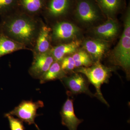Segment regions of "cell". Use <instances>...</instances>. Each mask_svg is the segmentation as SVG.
I'll use <instances>...</instances> for the list:
<instances>
[{
    "label": "cell",
    "instance_id": "obj_17",
    "mask_svg": "<svg viewBox=\"0 0 130 130\" xmlns=\"http://www.w3.org/2000/svg\"><path fill=\"white\" fill-rule=\"evenodd\" d=\"M66 76V73L61 69L60 63L55 61L46 72L40 78V83L43 84L47 81L61 79Z\"/></svg>",
    "mask_w": 130,
    "mask_h": 130
},
{
    "label": "cell",
    "instance_id": "obj_5",
    "mask_svg": "<svg viewBox=\"0 0 130 130\" xmlns=\"http://www.w3.org/2000/svg\"><path fill=\"white\" fill-rule=\"evenodd\" d=\"M43 106L44 103L42 101H24L8 113L16 116L21 121L29 125H35L37 130H40L35 123V119L39 115L37 114V109Z\"/></svg>",
    "mask_w": 130,
    "mask_h": 130
},
{
    "label": "cell",
    "instance_id": "obj_11",
    "mask_svg": "<svg viewBox=\"0 0 130 130\" xmlns=\"http://www.w3.org/2000/svg\"><path fill=\"white\" fill-rule=\"evenodd\" d=\"M83 46L94 62H95L100 61L108 49L109 45L107 41L95 38L85 40Z\"/></svg>",
    "mask_w": 130,
    "mask_h": 130
},
{
    "label": "cell",
    "instance_id": "obj_4",
    "mask_svg": "<svg viewBox=\"0 0 130 130\" xmlns=\"http://www.w3.org/2000/svg\"><path fill=\"white\" fill-rule=\"evenodd\" d=\"M74 12L77 19L85 25L98 21L103 14L94 0H75Z\"/></svg>",
    "mask_w": 130,
    "mask_h": 130
},
{
    "label": "cell",
    "instance_id": "obj_2",
    "mask_svg": "<svg viewBox=\"0 0 130 130\" xmlns=\"http://www.w3.org/2000/svg\"><path fill=\"white\" fill-rule=\"evenodd\" d=\"M124 29L118 43L112 53L111 60L115 64L121 67L129 78L130 67V8L128 5L124 18Z\"/></svg>",
    "mask_w": 130,
    "mask_h": 130
},
{
    "label": "cell",
    "instance_id": "obj_9",
    "mask_svg": "<svg viewBox=\"0 0 130 130\" xmlns=\"http://www.w3.org/2000/svg\"><path fill=\"white\" fill-rule=\"evenodd\" d=\"M55 61L51 53L36 55L29 70L33 77L40 79Z\"/></svg>",
    "mask_w": 130,
    "mask_h": 130
},
{
    "label": "cell",
    "instance_id": "obj_8",
    "mask_svg": "<svg viewBox=\"0 0 130 130\" xmlns=\"http://www.w3.org/2000/svg\"><path fill=\"white\" fill-rule=\"evenodd\" d=\"M79 32V28L73 24L62 21L54 26L52 36L56 41H66L74 39Z\"/></svg>",
    "mask_w": 130,
    "mask_h": 130
},
{
    "label": "cell",
    "instance_id": "obj_14",
    "mask_svg": "<svg viewBox=\"0 0 130 130\" xmlns=\"http://www.w3.org/2000/svg\"><path fill=\"white\" fill-rule=\"evenodd\" d=\"M81 43L79 40H74L68 43L60 44L53 48L51 54L55 61L60 62L67 55L76 53L80 46Z\"/></svg>",
    "mask_w": 130,
    "mask_h": 130
},
{
    "label": "cell",
    "instance_id": "obj_3",
    "mask_svg": "<svg viewBox=\"0 0 130 130\" xmlns=\"http://www.w3.org/2000/svg\"><path fill=\"white\" fill-rule=\"evenodd\" d=\"M112 71L111 68L107 67L102 64L100 61L94 62L89 67L77 68L76 72L84 75L88 79L89 82L95 87L96 96L103 103L108 106L101 91V87L104 83L108 82Z\"/></svg>",
    "mask_w": 130,
    "mask_h": 130
},
{
    "label": "cell",
    "instance_id": "obj_18",
    "mask_svg": "<svg viewBox=\"0 0 130 130\" xmlns=\"http://www.w3.org/2000/svg\"><path fill=\"white\" fill-rule=\"evenodd\" d=\"M46 0H19V6L29 14H36L43 11Z\"/></svg>",
    "mask_w": 130,
    "mask_h": 130
},
{
    "label": "cell",
    "instance_id": "obj_7",
    "mask_svg": "<svg viewBox=\"0 0 130 130\" xmlns=\"http://www.w3.org/2000/svg\"><path fill=\"white\" fill-rule=\"evenodd\" d=\"M61 79L68 89V94L85 93L91 96H94L89 90L88 81L78 73H73L69 76H66Z\"/></svg>",
    "mask_w": 130,
    "mask_h": 130
},
{
    "label": "cell",
    "instance_id": "obj_1",
    "mask_svg": "<svg viewBox=\"0 0 130 130\" xmlns=\"http://www.w3.org/2000/svg\"><path fill=\"white\" fill-rule=\"evenodd\" d=\"M6 27L8 35L12 40L24 45L33 41L38 32L36 21L24 13L12 17Z\"/></svg>",
    "mask_w": 130,
    "mask_h": 130
},
{
    "label": "cell",
    "instance_id": "obj_6",
    "mask_svg": "<svg viewBox=\"0 0 130 130\" xmlns=\"http://www.w3.org/2000/svg\"><path fill=\"white\" fill-rule=\"evenodd\" d=\"M75 0H46L43 11L53 18L66 16L74 8Z\"/></svg>",
    "mask_w": 130,
    "mask_h": 130
},
{
    "label": "cell",
    "instance_id": "obj_16",
    "mask_svg": "<svg viewBox=\"0 0 130 130\" xmlns=\"http://www.w3.org/2000/svg\"><path fill=\"white\" fill-rule=\"evenodd\" d=\"M25 45L5 36L0 37V58L20 50L26 48Z\"/></svg>",
    "mask_w": 130,
    "mask_h": 130
},
{
    "label": "cell",
    "instance_id": "obj_15",
    "mask_svg": "<svg viewBox=\"0 0 130 130\" xmlns=\"http://www.w3.org/2000/svg\"><path fill=\"white\" fill-rule=\"evenodd\" d=\"M50 28L43 26L39 31L36 46V55L48 53L50 47Z\"/></svg>",
    "mask_w": 130,
    "mask_h": 130
},
{
    "label": "cell",
    "instance_id": "obj_13",
    "mask_svg": "<svg viewBox=\"0 0 130 130\" xmlns=\"http://www.w3.org/2000/svg\"><path fill=\"white\" fill-rule=\"evenodd\" d=\"M103 14L108 19L115 17L124 6V0H94Z\"/></svg>",
    "mask_w": 130,
    "mask_h": 130
},
{
    "label": "cell",
    "instance_id": "obj_12",
    "mask_svg": "<svg viewBox=\"0 0 130 130\" xmlns=\"http://www.w3.org/2000/svg\"><path fill=\"white\" fill-rule=\"evenodd\" d=\"M119 31L118 24L114 19H108L104 23L96 27L93 33L96 38L108 42L114 39Z\"/></svg>",
    "mask_w": 130,
    "mask_h": 130
},
{
    "label": "cell",
    "instance_id": "obj_19",
    "mask_svg": "<svg viewBox=\"0 0 130 130\" xmlns=\"http://www.w3.org/2000/svg\"><path fill=\"white\" fill-rule=\"evenodd\" d=\"M75 63V67H89L94 64L92 58L86 51L80 50L76 51L72 55Z\"/></svg>",
    "mask_w": 130,
    "mask_h": 130
},
{
    "label": "cell",
    "instance_id": "obj_20",
    "mask_svg": "<svg viewBox=\"0 0 130 130\" xmlns=\"http://www.w3.org/2000/svg\"><path fill=\"white\" fill-rule=\"evenodd\" d=\"M19 0H0V12H13L19 7Z\"/></svg>",
    "mask_w": 130,
    "mask_h": 130
},
{
    "label": "cell",
    "instance_id": "obj_10",
    "mask_svg": "<svg viewBox=\"0 0 130 130\" xmlns=\"http://www.w3.org/2000/svg\"><path fill=\"white\" fill-rule=\"evenodd\" d=\"M61 124L69 130H77L78 126L83 120L77 118L74 111L73 100L68 97L65 102L60 112Z\"/></svg>",
    "mask_w": 130,
    "mask_h": 130
},
{
    "label": "cell",
    "instance_id": "obj_22",
    "mask_svg": "<svg viewBox=\"0 0 130 130\" xmlns=\"http://www.w3.org/2000/svg\"><path fill=\"white\" fill-rule=\"evenodd\" d=\"M5 116L8 120L11 130H25L23 121L19 119L8 113L5 114Z\"/></svg>",
    "mask_w": 130,
    "mask_h": 130
},
{
    "label": "cell",
    "instance_id": "obj_21",
    "mask_svg": "<svg viewBox=\"0 0 130 130\" xmlns=\"http://www.w3.org/2000/svg\"><path fill=\"white\" fill-rule=\"evenodd\" d=\"M60 64L61 69L66 73L67 72L72 71L76 68L72 56H65L61 61Z\"/></svg>",
    "mask_w": 130,
    "mask_h": 130
}]
</instances>
